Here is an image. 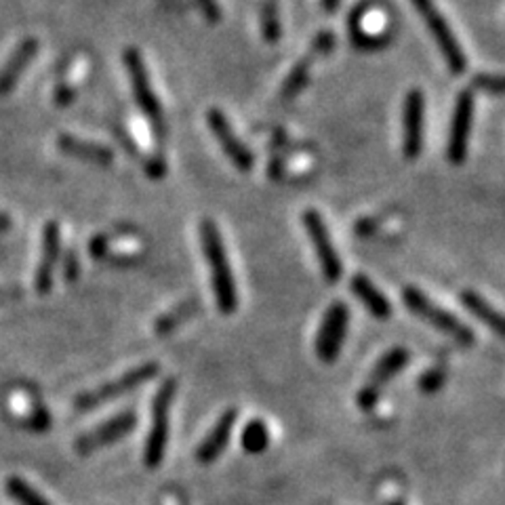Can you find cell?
I'll return each mask as SVG.
<instances>
[{
  "mask_svg": "<svg viewBox=\"0 0 505 505\" xmlns=\"http://www.w3.org/2000/svg\"><path fill=\"white\" fill-rule=\"evenodd\" d=\"M461 303L474 318L480 320V323H483L484 326H489V329L495 332L497 337L505 335L501 312L495 310V307H492L483 295L476 293V290H472V289H466L461 293Z\"/></svg>",
  "mask_w": 505,
  "mask_h": 505,
  "instance_id": "cell-20",
  "label": "cell"
},
{
  "mask_svg": "<svg viewBox=\"0 0 505 505\" xmlns=\"http://www.w3.org/2000/svg\"><path fill=\"white\" fill-rule=\"evenodd\" d=\"M349 290H352V295L362 303V306H365V310L371 314L373 318L388 320L391 316V312H394L391 310V303L388 297H385L382 290L377 289V284L365 274L352 276V281H349Z\"/></svg>",
  "mask_w": 505,
  "mask_h": 505,
  "instance_id": "cell-19",
  "label": "cell"
},
{
  "mask_svg": "<svg viewBox=\"0 0 505 505\" xmlns=\"http://www.w3.org/2000/svg\"><path fill=\"white\" fill-rule=\"evenodd\" d=\"M122 62L130 80V91L135 95V104L139 105V110L144 112L147 121H150L158 138H163L164 135L163 105H160L156 93H154V88L150 85V76H147L144 57H141L139 49L129 46V49L122 53Z\"/></svg>",
  "mask_w": 505,
  "mask_h": 505,
  "instance_id": "cell-5",
  "label": "cell"
},
{
  "mask_svg": "<svg viewBox=\"0 0 505 505\" xmlns=\"http://www.w3.org/2000/svg\"><path fill=\"white\" fill-rule=\"evenodd\" d=\"M62 257V230L57 222H46L43 230V248H40V261L37 276H34V289L38 295H49L53 289V278Z\"/></svg>",
  "mask_w": 505,
  "mask_h": 505,
  "instance_id": "cell-15",
  "label": "cell"
},
{
  "mask_svg": "<svg viewBox=\"0 0 505 505\" xmlns=\"http://www.w3.org/2000/svg\"><path fill=\"white\" fill-rule=\"evenodd\" d=\"M138 427V413L135 411H122L114 415V417L105 419L104 424L95 425L93 430L80 433L76 438L74 449L79 455H91L95 450L110 447L127 436L129 432H133Z\"/></svg>",
  "mask_w": 505,
  "mask_h": 505,
  "instance_id": "cell-12",
  "label": "cell"
},
{
  "mask_svg": "<svg viewBox=\"0 0 505 505\" xmlns=\"http://www.w3.org/2000/svg\"><path fill=\"white\" fill-rule=\"evenodd\" d=\"M26 425L29 427V430H34V432H45L46 427L51 425V415L46 413L43 407H38L37 411L32 413V417L26 419Z\"/></svg>",
  "mask_w": 505,
  "mask_h": 505,
  "instance_id": "cell-25",
  "label": "cell"
},
{
  "mask_svg": "<svg viewBox=\"0 0 505 505\" xmlns=\"http://www.w3.org/2000/svg\"><path fill=\"white\" fill-rule=\"evenodd\" d=\"M206 122H209L211 133L215 135L217 144L222 146V150L225 156L230 158V163L240 171V173H248L253 171L255 166V156L253 152L248 150L247 144H242L239 139V135L234 133L231 124L225 114L219 108H211L209 114H206Z\"/></svg>",
  "mask_w": 505,
  "mask_h": 505,
  "instance_id": "cell-13",
  "label": "cell"
},
{
  "mask_svg": "<svg viewBox=\"0 0 505 505\" xmlns=\"http://www.w3.org/2000/svg\"><path fill=\"white\" fill-rule=\"evenodd\" d=\"M474 110H476V97H474L472 87H467L457 95L453 118H450L447 141V158L450 164H461L467 158V144L474 127Z\"/></svg>",
  "mask_w": 505,
  "mask_h": 505,
  "instance_id": "cell-10",
  "label": "cell"
},
{
  "mask_svg": "<svg viewBox=\"0 0 505 505\" xmlns=\"http://www.w3.org/2000/svg\"><path fill=\"white\" fill-rule=\"evenodd\" d=\"M57 147L59 152H63L65 156L82 160V163L97 164V166H108L114 163V150L108 146L95 144V141H85L74 138V135H59L57 138Z\"/></svg>",
  "mask_w": 505,
  "mask_h": 505,
  "instance_id": "cell-18",
  "label": "cell"
},
{
  "mask_svg": "<svg viewBox=\"0 0 505 505\" xmlns=\"http://www.w3.org/2000/svg\"><path fill=\"white\" fill-rule=\"evenodd\" d=\"M340 4H341V0H323V9L326 11V13H335V11L340 9Z\"/></svg>",
  "mask_w": 505,
  "mask_h": 505,
  "instance_id": "cell-33",
  "label": "cell"
},
{
  "mask_svg": "<svg viewBox=\"0 0 505 505\" xmlns=\"http://www.w3.org/2000/svg\"><path fill=\"white\" fill-rule=\"evenodd\" d=\"M425 133V95L421 88H411L402 104V156L417 160L424 152Z\"/></svg>",
  "mask_w": 505,
  "mask_h": 505,
  "instance_id": "cell-11",
  "label": "cell"
},
{
  "mask_svg": "<svg viewBox=\"0 0 505 505\" xmlns=\"http://www.w3.org/2000/svg\"><path fill=\"white\" fill-rule=\"evenodd\" d=\"M411 3L415 4V9L419 11V15L424 17L432 38L436 40L438 49L442 53L449 72L453 76H461L467 68V57L466 53L461 51V45L457 43L453 29H450L447 20H444V15L436 9L433 0H411Z\"/></svg>",
  "mask_w": 505,
  "mask_h": 505,
  "instance_id": "cell-6",
  "label": "cell"
},
{
  "mask_svg": "<svg viewBox=\"0 0 505 505\" xmlns=\"http://www.w3.org/2000/svg\"><path fill=\"white\" fill-rule=\"evenodd\" d=\"M76 97V91L70 85H65V82H62V85H57L55 88V104L59 105V108H65V105H70L74 101Z\"/></svg>",
  "mask_w": 505,
  "mask_h": 505,
  "instance_id": "cell-27",
  "label": "cell"
},
{
  "mask_svg": "<svg viewBox=\"0 0 505 505\" xmlns=\"http://www.w3.org/2000/svg\"><path fill=\"white\" fill-rule=\"evenodd\" d=\"M23 297V290L20 289V284H9V287H0V306L3 303L17 301Z\"/></svg>",
  "mask_w": 505,
  "mask_h": 505,
  "instance_id": "cell-29",
  "label": "cell"
},
{
  "mask_svg": "<svg viewBox=\"0 0 505 505\" xmlns=\"http://www.w3.org/2000/svg\"><path fill=\"white\" fill-rule=\"evenodd\" d=\"M442 379H444V371L432 368V371H427L425 375L419 379V388L425 390V391H436V390H441Z\"/></svg>",
  "mask_w": 505,
  "mask_h": 505,
  "instance_id": "cell-26",
  "label": "cell"
},
{
  "mask_svg": "<svg viewBox=\"0 0 505 505\" xmlns=\"http://www.w3.org/2000/svg\"><path fill=\"white\" fill-rule=\"evenodd\" d=\"M408 360H411V352L407 348H391L375 362L371 375H368L362 390L358 391V404L362 411H373L375 408L385 385L408 365Z\"/></svg>",
  "mask_w": 505,
  "mask_h": 505,
  "instance_id": "cell-9",
  "label": "cell"
},
{
  "mask_svg": "<svg viewBox=\"0 0 505 505\" xmlns=\"http://www.w3.org/2000/svg\"><path fill=\"white\" fill-rule=\"evenodd\" d=\"M240 417L239 408H228L219 415V419L215 421V425L211 427L209 433L205 436L198 447H196V461L202 463V466H211L213 461H217L225 449H228L231 430H234L236 421Z\"/></svg>",
  "mask_w": 505,
  "mask_h": 505,
  "instance_id": "cell-16",
  "label": "cell"
},
{
  "mask_svg": "<svg viewBox=\"0 0 505 505\" xmlns=\"http://www.w3.org/2000/svg\"><path fill=\"white\" fill-rule=\"evenodd\" d=\"M11 228H13V219H11L7 213H0V234L9 231Z\"/></svg>",
  "mask_w": 505,
  "mask_h": 505,
  "instance_id": "cell-32",
  "label": "cell"
},
{
  "mask_svg": "<svg viewBox=\"0 0 505 505\" xmlns=\"http://www.w3.org/2000/svg\"><path fill=\"white\" fill-rule=\"evenodd\" d=\"M200 4H202V9H205L206 17H209V21L215 23L219 20V11L215 7V3H213V0H200Z\"/></svg>",
  "mask_w": 505,
  "mask_h": 505,
  "instance_id": "cell-31",
  "label": "cell"
},
{
  "mask_svg": "<svg viewBox=\"0 0 505 505\" xmlns=\"http://www.w3.org/2000/svg\"><path fill=\"white\" fill-rule=\"evenodd\" d=\"M79 276V259H76L74 251H68L63 257V278L65 281H74Z\"/></svg>",
  "mask_w": 505,
  "mask_h": 505,
  "instance_id": "cell-28",
  "label": "cell"
},
{
  "mask_svg": "<svg viewBox=\"0 0 505 505\" xmlns=\"http://www.w3.org/2000/svg\"><path fill=\"white\" fill-rule=\"evenodd\" d=\"M164 171H166V163L163 158H152V163L147 164V175L154 177V180L163 177Z\"/></svg>",
  "mask_w": 505,
  "mask_h": 505,
  "instance_id": "cell-30",
  "label": "cell"
},
{
  "mask_svg": "<svg viewBox=\"0 0 505 505\" xmlns=\"http://www.w3.org/2000/svg\"><path fill=\"white\" fill-rule=\"evenodd\" d=\"M348 324H349V310L346 301H332L331 306L326 307L323 323L318 326L316 341H314V349H316L318 360L331 365V362L340 358L343 343H346Z\"/></svg>",
  "mask_w": 505,
  "mask_h": 505,
  "instance_id": "cell-8",
  "label": "cell"
},
{
  "mask_svg": "<svg viewBox=\"0 0 505 505\" xmlns=\"http://www.w3.org/2000/svg\"><path fill=\"white\" fill-rule=\"evenodd\" d=\"M390 505H402V503H398V501H396V503H390Z\"/></svg>",
  "mask_w": 505,
  "mask_h": 505,
  "instance_id": "cell-34",
  "label": "cell"
},
{
  "mask_svg": "<svg viewBox=\"0 0 505 505\" xmlns=\"http://www.w3.org/2000/svg\"><path fill=\"white\" fill-rule=\"evenodd\" d=\"M38 46L40 43L32 37L23 38L21 43L15 46L7 62H4L3 68H0V97L13 93V88L17 87V82H20L23 72H26L29 62L37 57Z\"/></svg>",
  "mask_w": 505,
  "mask_h": 505,
  "instance_id": "cell-17",
  "label": "cell"
},
{
  "mask_svg": "<svg viewBox=\"0 0 505 505\" xmlns=\"http://www.w3.org/2000/svg\"><path fill=\"white\" fill-rule=\"evenodd\" d=\"M158 371H160L158 362H144V365L129 368L124 375L112 379V382L104 383V385H97L95 390H88L85 391V394H80L79 398H76V402H74L76 411H80V413L95 411V408H99L101 404L127 396L130 394V391L139 390L141 385L152 382V379L158 375Z\"/></svg>",
  "mask_w": 505,
  "mask_h": 505,
  "instance_id": "cell-4",
  "label": "cell"
},
{
  "mask_svg": "<svg viewBox=\"0 0 505 505\" xmlns=\"http://www.w3.org/2000/svg\"><path fill=\"white\" fill-rule=\"evenodd\" d=\"M400 297H402L404 306H407L408 310L415 314V316L424 320V323L444 332V335L459 343V346H466V348L474 346V341H476L474 331L469 329L463 320L457 318L455 314H450L449 310H444L442 306H438L436 301H432L430 297L424 293V290L411 284V287L402 289Z\"/></svg>",
  "mask_w": 505,
  "mask_h": 505,
  "instance_id": "cell-2",
  "label": "cell"
},
{
  "mask_svg": "<svg viewBox=\"0 0 505 505\" xmlns=\"http://www.w3.org/2000/svg\"><path fill=\"white\" fill-rule=\"evenodd\" d=\"M472 91H484L492 95H501L503 93V79L497 74H478L474 79Z\"/></svg>",
  "mask_w": 505,
  "mask_h": 505,
  "instance_id": "cell-24",
  "label": "cell"
},
{
  "mask_svg": "<svg viewBox=\"0 0 505 505\" xmlns=\"http://www.w3.org/2000/svg\"><path fill=\"white\" fill-rule=\"evenodd\" d=\"M332 46H335V34L329 32V29H326V32H320L318 37L314 38V43L310 46V51L306 53V57H301L299 62L293 65V70H290L287 79H284L281 88L282 101H290L306 88L307 79H310L312 63L316 62V59L324 57L326 53H331Z\"/></svg>",
  "mask_w": 505,
  "mask_h": 505,
  "instance_id": "cell-14",
  "label": "cell"
},
{
  "mask_svg": "<svg viewBox=\"0 0 505 505\" xmlns=\"http://www.w3.org/2000/svg\"><path fill=\"white\" fill-rule=\"evenodd\" d=\"M175 394H177L175 379H164L152 400V424L144 447V463L146 467L150 469L158 467L164 459L166 444H169V433H171V408H173Z\"/></svg>",
  "mask_w": 505,
  "mask_h": 505,
  "instance_id": "cell-3",
  "label": "cell"
},
{
  "mask_svg": "<svg viewBox=\"0 0 505 505\" xmlns=\"http://www.w3.org/2000/svg\"><path fill=\"white\" fill-rule=\"evenodd\" d=\"M7 492L9 497L20 505H51L34 486H29L26 480L17 476H11L7 480Z\"/></svg>",
  "mask_w": 505,
  "mask_h": 505,
  "instance_id": "cell-22",
  "label": "cell"
},
{
  "mask_svg": "<svg viewBox=\"0 0 505 505\" xmlns=\"http://www.w3.org/2000/svg\"><path fill=\"white\" fill-rule=\"evenodd\" d=\"M261 34H264L265 43L270 45L281 40V20H278L274 0H265L264 11H261Z\"/></svg>",
  "mask_w": 505,
  "mask_h": 505,
  "instance_id": "cell-23",
  "label": "cell"
},
{
  "mask_svg": "<svg viewBox=\"0 0 505 505\" xmlns=\"http://www.w3.org/2000/svg\"><path fill=\"white\" fill-rule=\"evenodd\" d=\"M303 228H306L307 236H310V242L314 247V253H316V259L320 264V272H323L326 282H340L343 276V261L337 253L335 245H332V239L329 234V228H326L323 215L318 211L307 209L301 215Z\"/></svg>",
  "mask_w": 505,
  "mask_h": 505,
  "instance_id": "cell-7",
  "label": "cell"
},
{
  "mask_svg": "<svg viewBox=\"0 0 505 505\" xmlns=\"http://www.w3.org/2000/svg\"><path fill=\"white\" fill-rule=\"evenodd\" d=\"M200 247L205 253L206 265L211 270V289L215 295L217 310L230 316L239 310V287H236V278L231 274V265L225 251L222 231L213 219L205 217L198 223Z\"/></svg>",
  "mask_w": 505,
  "mask_h": 505,
  "instance_id": "cell-1",
  "label": "cell"
},
{
  "mask_svg": "<svg viewBox=\"0 0 505 505\" xmlns=\"http://www.w3.org/2000/svg\"><path fill=\"white\" fill-rule=\"evenodd\" d=\"M270 447V430H267L264 419H251L242 430V449L247 453L259 455Z\"/></svg>",
  "mask_w": 505,
  "mask_h": 505,
  "instance_id": "cell-21",
  "label": "cell"
}]
</instances>
